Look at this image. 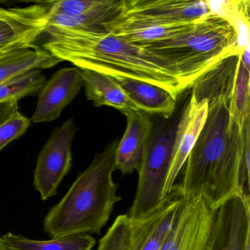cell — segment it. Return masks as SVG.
<instances>
[{"mask_svg": "<svg viewBox=\"0 0 250 250\" xmlns=\"http://www.w3.org/2000/svg\"><path fill=\"white\" fill-rule=\"evenodd\" d=\"M238 58L221 61L190 87L208 109L177 184L184 199L203 197L215 210L238 194L250 199V121L241 128L231 115Z\"/></svg>", "mask_w": 250, "mask_h": 250, "instance_id": "6da1fadb", "label": "cell"}, {"mask_svg": "<svg viewBox=\"0 0 250 250\" xmlns=\"http://www.w3.org/2000/svg\"><path fill=\"white\" fill-rule=\"evenodd\" d=\"M39 41L42 49L79 69L146 82L165 89L176 99L187 90L170 62L104 30L46 27Z\"/></svg>", "mask_w": 250, "mask_h": 250, "instance_id": "7a4b0ae2", "label": "cell"}, {"mask_svg": "<svg viewBox=\"0 0 250 250\" xmlns=\"http://www.w3.org/2000/svg\"><path fill=\"white\" fill-rule=\"evenodd\" d=\"M118 139L97 153L77 177L63 198L43 220V229L52 238L75 234H100L121 198L112 178Z\"/></svg>", "mask_w": 250, "mask_h": 250, "instance_id": "3957f363", "label": "cell"}, {"mask_svg": "<svg viewBox=\"0 0 250 250\" xmlns=\"http://www.w3.org/2000/svg\"><path fill=\"white\" fill-rule=\"evenodd\" d=\"M140 47L172 64L186 89L221 61L240 55L235 30L212 13L197 20L182 34Z\"/></svg>", "mask_w": 250, "mask_h": 250, "instance_id": "277c9868", "label": "cell"}, {"mask_svg": "<svg viewBox=\"0 0 250 250\" xmlns=\"http://www.w3.org/2000/svg\"><path fill=\"white\" fill-rule=\"evenodd\" d=\"M175 184L161 206L150 214L120 215L99 241L97 250H160L184 200Z\"/></svg>", "mask_w": 250, "mask_h": 250, "instance_id": "5b68a950", "label": "cell"}, {"mask_svg": "<svg viewBox=\"0 0 250 250\" xmlns=\"http://www.w3.org/2000/svg\"><path fill=\"white\" fill-rule=\"evenodd\" d=\"M179 115L170 122L153 124L151 136L138 172L137 192L128 215L140 218L150 214L164 201L163 191L172 162Z\"/></svg>", "mask_w": 250, "mask_h": 250, "instance_id": "8992f818", "label": "cell"}, {"mask_svg": "<svg viewBox=\"0 0 250 250\" xmlns=\"http://www.w3.org/2000/svg\"><path fill=\"white\" fill-rule=\"evenodd\" d=\"M209 14L206 0H119L118 13L111 21L137 25H175L194 22Z\"/></svg>", "mask_w": 250, "mask_h": 250, "instance_id": "52a82bcc", "label": "cell"}, {"mask_svg": "<svg viewBox=\"0 0 250 250\" xmlns=\"http://www.w3.org/2000/svg\"><path fill=\"white\" fill-rule=\"evenodd\" d=\"M73 118L52 131L39 153L33 175V185L42 200L56 195L61 181L72 166L73 139L77 132Z\"/></svg>", "mask_w": 250, "mask_h": 250, "instance_id": "ba28073f", "label": "cell"}, {"mask_svg": "<svg viewBox=\"0 0 250 250\" xmlns=\"http://www.w3.org/2000/svg\"><path fill=\"white\" fill-rule=\"evenodd\" d=\"M216 210L203 197L184 199L160 250H206Z\"/></svg>", "mask_w": 250, "mask_h": 250, "instance_id": "9c48e42d", "label": "cell"}, {"mask_svg": "<svg viewBox=\"0 0 250 250\" xmlns=\"http://www.w3.org/2000/svg\"><path fill=\"white\" fill-rule=\"evenodd\" d=\"M206 250H250V199L238 194L216 209Z\"/></svg>", "mask_w": 250, "mask_h": 250, "instance_id": "30bf717a", "label": "cell"}, {"mask_svg": "<svg viewBox=\"0 0 250 250\" xmlns=\"http://www.w3.org/2000/svg\"><path fill=\"white\" fill-rule=\"evenodd\" d=\"M207 99L191 91L189 100L179 114L174 142L172 162L163 191L165 200L175 185V180L184 167L192 150L208 115Z\"/></svg>", "mask_w": 250, "mask_h": 250, "instance_id": "8fae6325", "label": "cell"}, {"mask_svg": "<svg viewBox=\"0 0 250 250\" xmlns=\"http://www.w3.org/2000/svg\"><path fill=\"white\" fill-rule=\"evenodd\" d=\"M46 2L26 8H8L0 20V51L33 47L46 28Z\"/></svg>", "mask_w": 250, "mask_h": 250, "instance_id": "7c38bea8", "label": "cell"}, {"mask_svg": "<svg viewBox=\"0 0 250 250\" xmlns=\"http://www.w3.org/2000/svg\"><path fill=\"white\" fill-rule=\"evenodd\" d=\"M83 87L77 68L58 70L46 82L39 93L36 110L31 122L49 123L59 118L65 106L73 102Z\"/></svg>", "mask_w": 250, "mask_h": 250, "instance_id": "4fadbf2b", "label": "cell"}, {"mask_svg": "<svg viewBox=\"0 0 250 250\" xmlns=\"http://www.w3.org/2000/svg\"><path fill=\"white\" fill-rule=\"evenodd\" d=\"M126 128L115 151V169L123 174L138 172L151 136L153 124L142 112L125 114Z\"/></svg>", "mask_w": 250, "mask_h": 250, "instance_id": "5bb4252c", "label": "cell"}, {"mask_svg": "<svg viewBox=\"0 0 250 250\" xmlns=\"http://www.w3.org/2000/svg\"><path fill=\"white\" fill-rule=\"evenodd\" d=\"M121 86L130 100L141 112L147 115L169 119L173 115L177 99L165 89L135 79L109 76Z\"/></svg>", "mask_w": 250, "mask_h": 250, "instance_id": "9a60e30c", "label": "cell"}, {"mask_svg": "<svg viewBox=\"0 0 250 250\" xmlns=\"http://www.w3.org/2000/svg\"><path fill=\"white\" fill-rule=\"evenodd\" d=\"M79 70L87 99L93 102L95 106H110L124 115L128 112H141L109 75L92 70Z\"/></svg>", "mask_w": 250, "mask_h": 250, "instance_id": "2e32d148", "label": "cell"}, {"mask_svg": "<svg viewBox=\"0 0 250 250\" xmlns=\"http://www.w3.org/2000/svg\"><path fill=\"white\" fill-rule=\"evenodd\" d=\"M195 21L175 25L156 26L137 25L122 21H110L102 25V30L128 43L140 46L182 34Z\"/></svg>", "mask_w": 250, "mask_h": 250, "instance_id": "e0dca14e", "label": "cell"}, {"mask_svg": "<svg viewBox=\"0 0 250 250\" xmlns=\"http://www.w3.org/2000/svg\"><path fill=\"white\" fill-rule=\"evenodd\" d=\"M61 62L39 45L0 56V84L31 70L52 68Z\"/></svg>", "mask_w": 250, "mask_h": 250, "instance_id": "ac0fdd59", "label": "cell"}, {"mask_svg": "<svg viewBox=\"0 0 250 250\" xmlns=\"http://www.w3.org/2000/svg\"><path fill=\"white\" fill-rule=\"evenodd\" d=\"M11 250H92L96 241L87 233L75 234L49 241H36L8 232L2 236Z\"/></svg>", "mask_w": 250, "mask_h": 250, "instance_id": "d6986e66", "label": "cell"}, {"mask_svg": "<svg viewBox=\"0 0 250 250\" xmlns=\"http://www.w3.org/2000/svg\"><path fill=\"white\" fill-rule=\"evenodd\" d=\"M210 13L226 20L235 30L238 51L242 53L250 43V9L248 0H206Z\"/></svg>", "mask_w": 250, "mask_h": 250, "instance_id": "ffe728a7", "label": "cell"}, {"mask_svg": "<svg viewBox=\"0 0 250 250\" xmlns=\"http://www.w3.org/2000/svg\"><path fill=\"white\" fill-rule=\"evenodd\" d=\"M40 70H31L0 84V104L17 101L40 93L46 83Z\"/></svg>", "mask_w": 250, "mask_h": 250, "instance_id": "44dd1931", "label": "cell"}, {"mask_svg": "<svg viewBox=\"0 0 250 250\" xmlns=\"http://www.w3.org/2000/svg\"><path fill=\"white\" fill-rule=\"evenodd\" d=\"M250 73L239 56L232 92L231 115L241 128H244L250 121Z\"/></svg>", "mask_w": 250, "mask_h": 250, "instance_id": "7402d4cb", "label": "cell"}, {"mask_svg": "<svg viewBox=\"0 0 250 250\" xmlns=\"http://www.w3.org/2000/svg\"><path fill=\"white\" fill-rule=\"evenodd\" d=\"M115 0H60L46 2L49 11L68 16L92 14L107 8Z\"/></svg>", "mask_w": 250, "mask_h": 250, "instance_id": "603a6c76", "label": "cell"}, {"mask_svg": "<svg viewBox=\"0 0 250 250\" xmlns=\"http://www.w3.org/2000/svg\"><path fill=\"white\" fill-rule=\"evenodd\" d=\"M31 125V121L20 111L0 124V151L11 142L20 138Z\"/></svg>", "mask_w": 250, "mask_h": 250, "instance_id": "cb8c5ba5", "label": "cell"}, {"mask_svg": "<svg viewBox=\"0 0 250 250\" xmlns=\"http://www.w3.org/2000/svg\"><path fill=\"white\" fill-rule=\"evenodd\" d=\"M18 102L13 101L0 104V124L6 121L14 112L19 111Z\"/></svg>", "mask_w": 250, "mask_h": 250, "instance_id": "d4e9b609", "label": "cell"}, {"mask_svg": "<svg viewBox=\"0 0 250 250\" xmlns=\"http://www.w3.org/2000/svg\"><path fill=\"white\" fill-rule=\"evenodd\" d=\"M250 44H249L247 47L243 51L242 53L239 55L241 58V62L244 64V66L246 67L247 69L250 71Z\"/></svg>", "mask_w": 250, "mask_h": 250, "instance_id": "484cf974", "label": "cell"}, {"mask_svg": "<svg viewBox=\"0 0 250 250\" xmlns=\"http://www.w3.org/2000/svg\"><path fill=\"white\" fill-rule=\"evenodd\" d=\"M0 250H11L8 248L7 244H5V241H4L3 238L0 236Z\"/></svg>", "mask_w": 250, "mask_h": 250, "instance_id": "4316f807", "label": "cell"}, {"mask_svg": "<svg viewBox=\"0 0 250 250\" xmlns=\"http://www.w3.org/2000/svg\"><path fill=\"white\" fill-rule=\"evenodd\" d=\"M8 8L7 9V8H1V7H0V20H2V18H4V17L6 16V14H8Z\"/></svg>", "mask_w": 250, "mask_h": 250, "instance_id": "83f0119b", "label": "cell"}]
</instances>
